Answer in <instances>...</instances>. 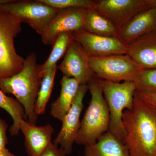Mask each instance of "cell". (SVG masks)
<instances>
[{
  "mask_svg": "<svg viewBox=\"0 0 156 156\" xmlns=\"http://www.w3.org/2000/svg\"><path fill=\"white\" fill-rule=\"evenodd\" d=\"M124 144L130 156H156V108L135 92L131 110L122 115Z\"/></svg>",
  "mask_w": 156,
  "mask_h": 156,
  "instance_id": "cell-1",
  "label": "cell"
},
{
  "mask_svg": "<svg viewBox=\"0 0 156 156\" xmlns=\"http://www.w3.org/2000/svg\"><path fill=\"white\" fill-rule=\"evenodd\" d=\"M40 67L37 63L36 54L33 52L25 58L19 73L10 77L0 79V89L5 94L14 95L23 107L29 122L35 124L38 116L35 106L42 80Z\"/></svg>",
  "mask_w": 156,
  "mask_h": 156,
  "instance_id": "cell-2",
  "label": "cell"
},
{
  "mask_svg": "<svg viewBox=\"0 0 156 156\" xmlns=\"http://www.w3.org/2000/svg\"><path fill=\"white\" fill-rule=\"evenodd\" d=\"M87 87L91 100L75 140V143L85 146L96 142L109 131L110 124L109 111L104 96L101 80L94 77Z\"/></svg>",
  "mask_w": 156,
  "mask_h": 156,
  "instance_id": "cell-3",
  "label": "cell"
},
{
  "mask_svg": "<svg viewBox=\"0 0 156 156\" xmlns=\"http://www.w3.org/2000/svg\"><path fill=\"white\" fill-rule=\"evenodd\" d=\"M104 96L110 114L109 131L124 143L126 131L123 125L122 115L126 110H131L136 91L133 82L114 83L101 80Z\"/></svg>",
  "mask_w": 156,
  "mask_h": 156,
  "instance_id": "cell-4",
  "label": "cell"
},
{
  "mask_svg": "<svg viewBox=\"0 0 156 156\" xmlns=\"http://www.w3.org/2000/svg\"><path fill=\"white\" fill-rule=\"evenodd\" d=\"M21 23L17 16L0 10V79L15 75L23 66L25 58L17 53L14 46Z\"/></svg>",
  "mask_w": 156,
  "mask_h": 156,
  "instance_id": "cell-5",
  "label": "cell"
},
{
  "mask_svg": "<svg viewBox=\"0 0 156 156\" xmlns=\"http://www.w3.org/2000/svg\"><path fill=\"white\" fill-rule=\"evenodd\" d=\"M89 63L95 77L114 83L134 82L141 70L128 54L90 56Z\"/></svg>",
  "mask_w": 156,
  "mask_h": 156,
  "instance_id": "cell-6",
  "label": "cell"
},
{
  "mask_svg": "<svg viewBox=\"0 0 156 156\" xmlns=\"http://www.w3.org/2000/svg\"><path fill=\"white\" fill-rule=\"evenodd\" d=\"M0 10L17 16L21 22L26 23L41 36L48 23L60 9L52 8L39 0H11L0 6Z\"/></svg>",
  "mask_w": 156,
  "mask_h": 156,
  "instance_id": "cell-7",
  "label": "cell"
},
{
  "mask_svg": "<svg viewBox=\"0 0 156 156\" xmlns=\"http://www.w3.org/2000/svg\"><path fill=\"white\" fill-rule=\"evenodd\" d=\"M156 5V0H96L93 8L121 28L143 11Z\"/></svg>",
  "mask_w": 156,
  "mask_h": 156,
  "instance_id": "cell-8",
  "label": "cell"
},
{
  "mask_svg": "<svg viewBox=\"0 0 156 156\" xmlns=\"http://www.w3.org/2000/svg\"><path fill=\"white\" fill-rule=\"evenodd\" d=\"M87 85H80L70 108L62 120V126L53 143L59 146L66 155L72 152L73 145L80 126V118L84 108Z\"/></svg>",
  "mask_w": 156,
  "mask_h": 156,
  "instance_id": "cell-9",
  "label": "cell"
},
{
  "mask_svg": "<svg viewBox=\"0 0 156 156\" xmlns=\"http://www.w3.org/2000/svg\"><path fill=\"white\" fill-rule=\"evenodd\" d=\"M85 8L60 9L48 23L41 35L45 45H53L59 35L74 33L84 29Z\"/></svg>",
  "mask_w": 156,
  "mask_h": 156,
  "instance_id": "cell-10",
  "label": "cell"
},
{
  "mask_svg": "<svg viewBox=\"0 0 156 156\" xmlns=\"http://www.w3.org/2000/svg\"><path fill=\"white\" fill-rule=\"evenodd\" d=\"M90 56L80 44L73 38L58 69L63 76L73 78L80 85H86L95 77L90 63Z\"/></svg>",
  "mask_w": 156,
  "mask_h": 156,
  "instance_id": "cell-11",
  "label": "cell"
},
{
  "mask_svg": "<svg viewBox=\"0 0 156 156\" xmlns=\"http://www.w3.org/2000/svg\"><path fill=\"white\" fill-rule=\"evenodd\" d=\"M72 34L74 40L80 44L90 56L103 57L127 54L128 44L120 37L98 35L84 29Z\"/></svg>",
  "mask_w": 156,
  "mask_h": 156,
  "instance_id": "cell-12",
  "label": "cell"
},
{
  "mask_svg": "<svg viewBox=\"0 0 156 156\" xmlns=\"http://www.w3.org/2000/svg\"><path fill=\"white\" fill-rule=\"evenodd\" d=\"M20 131L24 136V145L28 156H39L52 143L54 130L49 124L37 126L23 120L20 124Z\"/></svg>",
  "mask_w": 156,
  "mask_h": 156,
  "instance_id": "cell-13",
  "label": "cell"
},
{
  "mask_svg": "<svg viewBox=\"0 0 156 156\" xmlns=\"http://www.w3.org/2000/svg\"><path fill=\"white\" fill-rule=\"evenodd\" d=\"M156 32V5L134 16L119 29V37L127 44L140 37Z\"/></svg>",
  "mask_w": 156,
  "mask_h": 156,
  "instance_id": "cell-14",
  "label": "cell"
},
{
  "mask_svg": "<svg viewBox=\"0 0 156 156\" xmlns=\"http://www.w3.org/2000/svg\"><path fill=\"white\" fill-rule=\"evenodd\" d=\"M127 54L141 69H156V32L129 43Z\"/></svg>",
  "mask_w": 156,
  "mask_h": 156,
  "instance_id": "cell-15",
  "label": "cell"
},
{
  "mask_svg": "<svg viewBox=\"0 0 156 156\" xmlns=\"http://www.w3.org/2000/svg\"><path fill=\"white\" fill-rule=\"evenodd\" d=\"M84 156H130L122 142L109 131L93 143L85 146Z\"/></svg>",
  "mask_w": 156,
  "mask_h": 156,
  "instance_id": "cell-16",
  "label": "cell"
},
{
  "mask_svg": "<svg viewBox=\"0 0 156 156\" xmlns=\"http://www.w3.org/2000/svg\"><path fill=\"white\" fill-rule=\"evenodd\" d=\"M60 85V95L51 104L50 114L55 119L62 121L70 108L80 84L73 78L63 76Z\"/></svg>",
  "mask_w": 156,
  "mask_h": 156,
  "instance_id": "cell-17",
  "label": "cell"
},
{
  "mask_svg": "<svg viewBox=\"0 0 156 156\" xmlns=\"http://www.w3.org/2000/svg\"><path fill=\"white\" fill-rule=\"evenodd\" d=\"M84 30L102 36L119 37V28L94 8L86 9Z\"/></svg>",
  "mask_w": 156,
  "mask_h": 156,
  "instance_id": "cell-18",
  "label": "cell"
},
{
  "mask_svg": "<svg viewBox=\"0 0 156 156\" xmlns=\"http://www.w3.org/2000/svg\"><path fill=\"white\" fill-rule=\"evenodd\" d=\"M0 108L5 110L11 115L13 122L9 128V132L11 136H17L20 131V122L27 119L22 105L16 98L7 96L0 89Z\"/></svg>",
  "mask_w": 156,
  "mask_h": 156,
  "instance_id": "cell-19",
  "label": "cell"
},
{
  "mask_svg": "<svg viewBox=\"0 0 156 156\" xmlns=\"http://www.w3.org/2000/svg\"><path fill=\"white\" fill-rule=\"evenodd\" d=\"M73 39L72 33H64L59 35L53 44L50 56L44 63L41 65L40 76L41 79L46 73L56 65V62L65 54Z\"/></svg>",
  "mask_w": 156,
  "mask_h": 156,
  "instance_id": "cell-20",
  "label": "cell"
},
{
  "mask_svg": "<svg viewBox=\"0 0 156 156\" xmlns=\"http://www.w3.org/2000/svg\"><path fill=\"white\" fill-rule=\"evenodd\" d=\"M56 69L57 65L46 73L42 78L35 106V112L38 115L44 113L53 89Z\"/></svg>",
  "mask_w": 156,
  "mask_h": 156,
  "instance_id": "cell-21",
  "label": "cell"
},
{
  "mask_svg": "<svg viewBox=\"0 0 156 156\" xmlns=\"http://www.w3.org/2000/svg\"><path fill=\"white\" fill-rule=\"evenodd\" d=\"M134 83L138 92L156 93V69L140 70Z\"/></svg>",
  "mask_w": 156,
  "mask_h": 156,
  "instance_id": "cell-22",
  "label": "cell"
},
{
  "mask_svg": "<svg viewBox=\"0 0 156 156\" xmlns=\"http://www.w3.org/2000/svg\"><path fill=\"white\" fill-rule=\"evenodd\" d=\"M48 5L58 9L69 8H93V1L91 0H39Z\"/></svg>",
  "mask_w": 156,
  "mask_h": 156,
  "instance_id": "cell-23",
  "label": "cell"
},
{
  "mask_svg": "<svg viewBox=\"0 0 156 156\" xmlns=\"http://www.w3.org/2000/svg\"><path fill=\"white\" fill-rule=\"evenodd\" d=\"M8 128V124L0 117V151L5 148L9 142L7 134Z\"/></svg>",
  "mask_w": 156,
  "mask_h": 156,
  "instance_id": "cell-24",
  "label": "cell"
},
{
  "mask_svg": "<svg viewBox=\"0 0 156 156\" xmlns=\"http://www.w3.org/2000/svg\"><path fill=\"white\" fill-rule=\"evenodd\" d=\"M64 151L53 142L50 144L39 156H66Z\"/></svg>",
  "mask_w": 156,
  "mask_h": 156,
  "instance_id": "cell-25",
  "label": "cell"
},
{
  "mask_svg": "<svg viewBox=\"0 0 156 156\" xmlns=\"http://www.w3.org/2000/svg\"><path fill=\"white\" fill-rule=\"evenodd\" d=\"M136 93L141 99L156 108V93L140 92L136 91Z\"/></svg>",
  "mask_w": 156,
  "mask_h": 156,
  "instance_id": "cell-26",
  "label": "cell"
},
{
  "mask_svg": "<svg viewBox=\"0 0 156 156\" xmlns=\"http://www.w3.org/2000/svg\"><path fill=\"white\" fill-rule=\"evenodd\" d=\"M0 156H16L11 153L7 148L0 151Z\"/></svg>",
  "mask_w": 156,
  "mask_h": 156,
  "instance_id": "cell-27",
  "label": "cell"
},
{
  "mask_svg": "<svg viewBox=\"0 0 156 156\" xmlns=\"http://www.w3.org/2000/svg\"><path fill=\"white\" fill-rule=\"evenodd\" d=\"M11 0H0V6L11 2Z\"/></svg>",
  "mask_w": 156,
  "mask_h": 156,
  "instance_id": "cell-28",
  "label": "cell"
}]
</instances>
